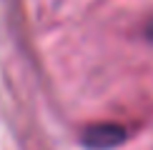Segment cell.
Wrapping results in <instances>:
<instances>
[{"label":"cell","instance_id":"1","mask_svg":"<svg viewBox=\"0 0 153 150\" xmlns=\"http://www.w3.org/2000/svg\"><path fill=\"white\" fill-rule=\"evenodd\" d=\"M126 140V130L120 128V125H95V128H91L85 135H83V143H85V148L91 150H111L120 145V143Z\"/></svg>","mask_w":153,"mask_h":150}]
</instances>
